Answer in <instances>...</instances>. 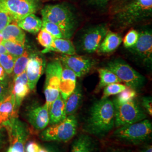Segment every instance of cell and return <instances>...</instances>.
<instances>
[{"mask_svg": "<svg viewBox=\"0 0 152 152\" xmlns=\"http://www.w3.org/2000/svg\"><path fill=\"white\" fill-rule=\"evenodd\" d=\"M115 108L108 98L95 102L90 109L83 130L88 135L103 137L114 127Z\"/></svg>", "mask_w": 152, "mask_h": 152, "instance_id": "1", "label": "cell"}, {"mask_svg": "<svg viewBox=\"0 0 152 152\" xmlns=\"http://www.w3.org/2000/svg\"><path fill=\"white\" fill-rule=\"evenodd\" d=\"M111 11L118 27H128L152 16V0H127Z\"/></svg>", "mask_w": 152, "mask_h": 152, "instance_id": "2", "label": "cell"}, {"mask_svg": "<svg viewBox=\"0 0 152 152\" xmlns=\"http://www.w3.org/2000/svg\"><path fill=\"white\" fill-rule=\"evenodd\" d=\"M42 20L53 23L60 28L64 37L69 39L76 30V16L71 8L64 4H49L41 10Z\"/></svg>", "mask_w": 152, "mask_h": 152, "instance_id": "3", "label": "cell"}, {"mask_svg": "<svg viewBox=\"0 0 152 152\" xmlns=\"http://www.w3.org/2000/svg\"><path fill=\"white\" fill-rule=\"evenodd\" d=\"M152 124L145 119L136 123L117 127L113 137L117 141L131 145H137L149 140L152 137Z\"/></svg>", "mask_w": 152, "mask_h": 152, "instance_id": "4", "label": "cell"}, {"mask_svg": "<svg viewBox=\"0 0 152 152\" xmlns=\"http://www.w3.org/2000/svg\"><path fill=\"white\" fill-rule=\"evenodd\" d=\"M78 121L74 114L66 116L65 120L51 125L41 131L39 137L45 141L68 142L76 135Z\"/></svg>", "mask_w": 152, "mask_h": 152, "instance_id": "5", "label": "cell"}, {"mask_svg": "<svg viewBox=\"0 0 152 152\" xmlns=\"http://www.w3.org/2000/svg\"><path fill=\"white\" fill-rule=\"evenodd\" d=\"M5 130L9 146L6 152H24L29 131L27 125L17 117H12L2 125Z\"/></svg>", "mask_w": 152, "mask_h": 152, "instance_id": "6", "label": "cell"}, {"mask_svg": "<svg viewBox=\"0 0 152 152\" xmlns=\"http://www.w3.org/2000/svg\"><path fill=\"white\" fill-rule=\"evenodd\" d=\"M115 108L114 126L117 127L130 125L147 118V114L134 100L126 103L113 100Z\"/></svg>", "mask_w": 152, "mask_h": 152, "instance_id": "7", "label": "cell"}, {"mask_svg": "<svg viewBox=\"0 0 152 152\" xmlns=\"http://www.w3.org/2000/svg\"><path fill=\"white\" fill-rule=\"evenodd\" d=\"M113 72L127 87L137 91L144 86L145 78L124 60L115 59L108 62L105 66Z\"/></svg>", "mask_w": 152, "mask_h": 152, "instance_id": "8", "label": "cell"}, {"mask_svg": "<svg viewBox=\"0 0 152 152\" xmlns=\"http://www.w3.org/2000/svg\"><path fill=\"white\" fill-rule=\"evenodd\" d=\"M46 80L44 94L48 108L60 95V79L63 65L59 59L50 61L46 67Z\"/></svg>", "mask_w": 152, "mask_h": 152, "instance_id": "9", "label": "cell"}, {"mask_svg": "<svg viewBox=\"0 0 152 152\" xmlns=\"http://www.w3.org/2000/svg\"><path fill=\"white\" fill-rule=\"evenodd\" d=\"M39 0H0V11L9 15L18 22L39 9Z\"/></svg>", "mask_w": 152, "mask_h": 152, "instance_id": "10", "label": "cell"}, {"mask_svg": "<svg viewBox=\"0 0 152 152\" xmlns=\"http://www.w3.org/2000/svg\"><path fill=\"white\" fill-rule=\"evenodd\" d=\"M108 30L107 26L104 24L88 29L81 39L80 48L82 51L87 54L97 51Z\"/></svg>", "mask_w": 152, "mask_h": 152, "instance_id": "11", "label": "cell"}, {"mask_svg": "<svg viewBox=\"0 0 152 152\" xmlns=\"http://www.w3.org/2000/svg\"><path fill=\"white\" fill-rule=\"evenodd\" d=\"M59 60L63 66L71 69L77 77L86 75L95 64V60L91 58L75 55L63 54Z\"/></svg>", "mask_w": 152, "mask_h": 152, "instance_id": "12", "label": "cell"}, {"mask_svg": "<svg viewBox=\"0 0 152 152\" xmlns=\"http://www.w3.org/2000/svg\"><path fill=\"white\" fill-rule=\"evenodd\" d=\"M129 49L132 54L136 55L148 65L152 62V33L151 31L144 30L139 32V38L134 46Z\"/></svg>", "mask_w": 152, "mask_h": 152, "instance_id": "13", "label": "cell"}, {"mask_svg": "<svg viewBox=\"0 0 152 152\" xmlns=\"http://www.w3.org/2000/svg\"><path fill=\"white\" fill-rule=\"evenodd\" d=\"M25 116L28 123L35 130H43L50 123L49 108L46 104L42 105H31L26 110Z\"/></svg>", "mask_w": 152, "mask_h": 152, "instance_id": "14", "label": "cell"}, {"mask_svg": "<svg viewBox=\"0 0 152 152\" xmlns=\"http://www.w3.org/2000/svg\"><path fill=\"white\" fill-rule=\"evenodd\" d=\"M45 66V61L42 56L36 53L30 54L26 73L31 91L36 88L41 76L44 73Z\"/></svg>", "mask_w": 152, "mask_h": 152, "instance_id": "15", "label": "cell"}, {"mask_svg": "<svg viewBox=\"0 0 152 152\" xmlns=\"http://www.w3.org/2000/svg\"><path fill=\"white\" fill-rule=\"evenodd\" d=\"M30 91L26 71L14 78V84L11 88V92L15 99V105L18 111L23 100L27 97Z\"/></svg>", "mask_w": 152, "mask_h": 152, "instance_id": "16", "label": "cell"}, {"mask_svg": "<svg viewBox=\"0 0 152 152\" xmlns=\"http://www.w3.org/2000/svg\"><path fill=\"white\" fill-rule=\"evenodd\" d=\"M17 117L15 99L11 91L0 100V129L8 120Z\"/></svg>", "mask_w": 152, "mask_h": 152, "instance_id": "17", "label": "cell"}, {"mask_svg": "<svg viewBox=\"0 0 152 152\" xmlns=\"http://www.w3.org/2000/svg\"><path fill=\"white\" fill-rule=\"evenodd\" d=\"M76 78L77 77L73 72L63 66L59 90L60 95L64 101L75 90L77 86Z\"/></svg>", "mask_w": 152, "mask_h": 152, "instance_id": "18", "label": "cell"}, {"mask_svg": "<svg viewBox=\"0 0 152 152\" xmlns=\"http://www.w3.org/2000/svg\"><path fill=\"white\" fill-rule=\"evenodd\" d=\"M122 39L119 34L108 30L101 42L97 52L99 54H108L114 52L122 43Z\"/></svg>", "mask_w": 152, "mask_h": 152, "instance_id": "19", "label": "cell"}, {"mask_svg": "<svg viewBox=\"0 0 152 152\" xmlns=\"http://www.w3.org/2000/svg\"><path fill=\"white\" fill-rule=\"evenodd\" d=\"M51 51L60 53L64 55H76L75 46L70 39L66 38H54L51 45L48 49H44L42 53H48Z\"/></svg>", "mask_w": 152, "mask_h": 152, "instance_id": "20", "label": "cell"}, {"mask_svg": "<svg viewBox=\"0 0 152 152\" xmlns=\"http://www.w3.org/2000/svg\"><path fill=\"white\" fill-rule=\"evenodd\" d=\"M50 125H54L65 120L66 117L65 113V101L59 95L51 104L49 109Z\"/></svg>", "mask_w": 152, "mask_h": 152, "instance_id": "21", "label": "cell"}, {"mask_svg": "<svg viewBox=\"0 0 152 152\" xmlns=\"http://www.w3.org/2000/svg\"><path fill=\"white\" fill-rule=\"evenodd\" d=\"M4 40L15 41L25 44L26 34L19 27L17 23L12 21L8 24L1 32Z\"/></svg>", "mask_w": 152, "mask_h": 152, "instance_id": "22", "label": "cell"}, {"mask_svg": "<svg viewBox=\"0 0 152 152\" xmlns=\"http://www.w3.org/2000/svg\"><path fill=\"white\" fill-rule=\"evenodd\" d=\"M71 152H96V146L91 136L81 134L74 140Z\"/></svg>", "mask_w": 152, "mask_h": 152, "instance_id": "23", "label": "cell"}, {"mask_svg": "<svg viewBox=\"0 0 152 152\" xmlns=\"http://www.w3.org/2000/svg\"><path fill=\"white\" fill-rule=\"evenodd\" d=\"M82 100L81 87L76 86L73 92L71 94L65 101V113L66 115L74 114L79 108Z\"/></svg>", "mask_w": 152, "mask_h": 152, "instance_id": "24", "label": "cell"}, {"mask_svg": "<svg viewBox=\"0 0 152 152\" xmlns=\"http://www.w3.org/2000/svg\"><path fill=\"white\" fill-rule=\"evenodd\" d=\"M16 23L18 26L23 30L36 34L41 29L42 20L34 14H32Z\"/></svg>", "mask_w": 152, "mask_h": 152, "instance_id": "25", "label": "cell"}, {"mask_svg": "<svg viewBox=\"0 0 152 152\" xmlns=\"http://www.w3.org/2000/svg\"><path fill=\"white\" fill-rule=\"evenodd\" d=\"M100 81L99 82L97 90L104 88L110 84L114 83H121L122 81L113 72L109 70L107 68L98 69Z\"/></svg>", "mask_w": 152, "mask_h": 152, "instance_id": "26", "label": "cell"}, {"mask_svg": "<svg viewBox=\"0 0 152 152\" xmlns=\"http://www.w3.org/2000/svg\"><path fill=\"white\" fill-rule=\"evenodd\" d=\"M7 53L18 58L26 51L25 44L15 41L4 40L2 44Z\"/></svg>", "mask_w": 152, "mask_h": 152, "instance_id": "27", "label": "cell"}, {"mask_svg": "<svg viewBox=\"0 0 152 152\" xmlns=\"http://www.w3.org/2000/svg\"><path fill=\"white\" fill-rule=\"evenodd\" d=\"M29 55V52L26 50L23 54L16 58L12 71L14 78L26 71Z\"/></svg>", "mask_w": 152, "mask_h": 152, "instance_id": "28", "label": "cell"}, {"mask_svg": "<svg viewBox=\"0 0 152 152\" xmlns=\"http://www.w3.org/2000/svg\"><path fill=\"white\" fill-rule=\"evenodd\" d=\"M16 58L7 53L0 55V65L4 69L7 75L12 74Z\"/></svg>", "mask_w": 152, "mask_h": 152, "instance_id": "29", "label": "cell"}, {"mask_svg": "<svg viewBox=\"0 0 152 152\" xmlns=\"http://www.w3.org/2000/svg\"><path fill=\"white\" fill-rule=\"evenodd\" d=\"M127 86L121 83H114L110 84L104 87L102 99L108 98L112 95H117L124 91Z\"/></svg>", "mask_w": 152, "mask_h": 152, "instance_id": "30", "label": "cell"}, {"mask_svg": "<svg viewBox=\"0 0 152 152\" xmlns=\"http://www.w3.org/2000/svg\"><path fill=\"white\" fill-rule=\"evenodd\" d=\"M41 29L46 31L54 38H64L60 28L53 23L42 20Z\"/></svg>", "mask_w": 152, "mask_h": 152, "instance_id": "31", "label": "cell"}, {"mask_svg": "<svg viewBox=\"0 0 152 152\" xmlns=\"http://www.w3.org/2000/svg\"><path fill=\"white\" fill-rule=\"evenodd\" d=\"M117 98L115 99L119 103H126L134 100L136 96V91L127 87L124 91L117 94Z\"/></svg>", "mask_w": 152, "mask_h": 152, "instance_id": "32", "label": "cell"}, {"mask_svg": "<svg viewBox=\"0 0 152 152\" xmlns=\"http://www.w3.org/2000/svg\"><path fill=\"white\" fill-rule=\"evenodd\" d=\"M54 38L49 33L43 29H41L39 31L37 37L38 43L43 46L45 49L49 48L51 45Z\"/></svg>", "mask_w": 152, "mask_h": 152, "instance_id": "33", "label": "cell"}, {"mask_svg": "<svg viewBox=\"0 0 152 152\" xmlns=\"http://www.w3.org/2000/svg\"><path fill=\"white\" fill-rule=\"evenodd\" d=\"M139 38V32L135 29H131L124 38L123 43L126 48L130 49L134 46Z\"/></svg>", "mask_w": 152, "mask_h": 152, "instance_id": "34", "label": "cell"}, {"mask_svg": "<svg viewBox=\"0 0 152 152\" xmlns=\"http://www.w3.org/2000/svg\"><path fill=\"white\" fill-rule=\"evenodd\" d=\"M12 21H14L12 18L9 15L0 11V32Z\"/></svg>", "mask_w": 152, "mask_h": 152, "instance_id": "35", "label": "cell"}, {"mask_svg": "<svg viewBox=\"0 0 152 152\" xmlns=\"http://www.w3.org/2000/svg\"><path fill=\"white\" fill-rule=\"evenodd\" d=\"M11 88L6 80L0 82V100L11 92Z\"/></svg>", "mask_w": 152, "mask_h": 152, "instance_id": "36", "label": "cell"}, {"mask_svg": "<svg viewBox=\"0 0 152 152\" xmlns=\"http://www.w3.org/2000/svg\"><path fill=\"white\" fill-rule=\"evenodd\" d=\"M141 105L150 115H152V99L151 96H144L142 98Z\"/></svg>", "mask_w": 152, "mask_h": 152, "instance_id": "37", "label": "cell"}, {"mask_svg": "<svg viewBox=\"0 0 152 152\" xmlns=\"http://www.w3.org/2000/svg\"><path fill=\"white\" fill-rule=\"evenodd\" d=\"M41 147V146L36 141L33 140L27 141L25 145L24 152H38Z\"/></svg>", "mask_w": 152, "mask_h": 152, "instance_id": "38", "label": "cell"}, {"mask_svg": "<svg viewBox=\"0 0 152 152\" xmlns=\"http://www.w3.org/2000/svg\"><path fill=\"white\" fill-rule=\"evenodd\" d=\"M110 0H88V4L98 7H104Z\"/></svg>", "mask_w": 152, "mask_h": 152, "instance_id": "39", "label": "cell"}, {"mask_svg": "<svg viewBox=\"0 0 152 152\" xmlns=\"http://www.w3.org/2000/svg\"><path fill=\"white\" fill-rule=\"evenodd\" d=\"M5 130H3V128L0 129V152L5 147L6 143V132H5Z\"/></svg>", "mask_w": 152, "mask_h": 152, "instance_id": "40", "label": "cell"}, {"mask_svg": "<svg viewBox=\"0 0 152 152\" xmlns=\"http://www.w3.org/2000/svg\"><path fill=\"white\" fill-rule=\"evenodd\" d=\"M38 152H61L60 150L54 146H46L41 147Z\"/></svg>", "mask_w": 152, "mask_h": 152, "instance_id": "41", "label": "cell"}, {"mask_svg": "<svg viewBox=\"0 0 152 152\" xmlns=\"http://www.w3.org/2000/svg\"><path fill=\"white\" fill-rule=\"evenodd\" d=\"M6 73L2 66L0 65V81H4L6 80Z\"/></svg>", "mask_w": 152, "mask_h": 152, "instance_id": "42", "label": "cell"}, {"mask_svg": "<svg viewBox=\"0 0 152 152\" xmlns=\"http://www.w3.org/2000/svg\"><path fill=\"white\" fill-rule=\"evenodd\" d=\"M139 152H152V147L151 145H147L143 147Z\"/></svg>", "mask_w": 152, "mask_h": 152, "instance_id": "43", "label": "cell"}, {"mask_svg": "<svg viewBox=\"0 0 152 152\" xmlns=\"http://www.w3.org/2000/svg\"><path fill=\"white\" fill-rule=\"evenodd\" d=\"M127 0H112V7H113L114 6L119 5L120 4H122L125 1Z\"/></svg>", "mask_w": 152, "mask_h": 152, "instance_id": "44", "label": "cell"}, {"mask_svg": "<svg viewBox=\"0 0 152 152\" xmlns=\"http://www.w3.org/2000/svg\"><path fill=\"white\" fill-rule=\"evenodd\" d=\"M6 53H7V51L6 50L5 48H4V46L2 45H0V55L5 54Z\"/></svg>", "mask_w": 152, "mask_h": 152, "instance_id": "45", "label": "cell"}, {"mask_svg": "<svg viewBox=\"0 0 152 152\" xmlns=\"http://www.w3.org/2000/svg\"><path fill=\"white\" fill-rule=\"evenodd\" d=\"M4 40V37H3V36H2L1 32H0V45L2 44Z\"/></svg>", "mask_w": 152, "mask_h": 152, "instance_id": "46", "label": "cell"}, {"mask_svg": "<svg viewBox=\"0 0 152 152\" xmlns=\"http://www.w3.org/2000/svg\"><path fill=\"white\" fill-rule=\"evenodd\" d=\"M111 152H129L127 151H122V150H117V151H113Z\"/></svg>", "mask_w": 152, "mask_h": 152, "instance_id": "47", "label": "cell"}, {"mask_svg": "<svg viewBox=\"0 0 152 152\" xmlns=\"http://www.w3.org/2000/svg\"><path fill=\"white\" fill-rule=\"evenodd\" d=\"M48 1H59V0H48Z\"/></svg>", "mask_w": 152, "mask_h": 152, "instance_id": "48", "label": "cell"}, {"mask_svg": "<svg viewBox=\"0 0 152 152\" xmlns=\"http://www.w3.org/2000/svg\"><path fill=\"white\" fill-rule=\"evenodd\" d=\"M2 82V81H0V82Z\"/></svg>", "mask_w": 152, "mask_h": 152, "instance_id": "49", "label": "cell"}]
</instances>
